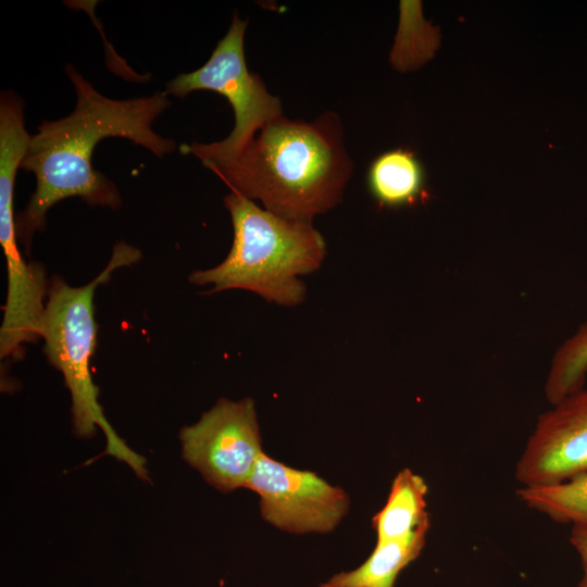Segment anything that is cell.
I'll list each match as a JSON object with an SVG mask.
<instances>
[{"label": "cell", "instance_id": "9", "mask_svg": "<svg viewBox=\"0 0 587 587\" xmlns=\"http://www.w3.org/2000/svg\"><path fill=\"white\" fill-rule=\"evenodd\" d=\"M427 490L425 480L410 469L396 475L385 505L372 519L376 542L402 539L429 526Z\"/></svg>", "mask_w": 587, "mask_h": 587}, {"label": "cell", "instance_id": "8", "mask_svg": "<svg viewBox=\"0 0 587 587\" xmlns=\"http://www.w3.org/2000/svg\"><path fill=\"white\" fill-rule=\"evenodd\" d=\"M587 473V386L542 412L515 466L522 487L557 485Z\"/></svg>", "mask_w": 587, "mask_h": 587}, {"label": "cell", "instance_id": "3", "mask_svg": "<svg viewBox=\"0 0 587 587\" xmlns=\"http://www.w3.org/2000/svg\"><path fill=\"white\" fill-rule=\"evenodd\" d=\"M234 227L232 248L222 263L190 274L191 284L213 285L210 292L245 289L268 302L292 307L305 297L298 278L317 270L326 254L312 223L280 217L230 191L224 197Z\"/></svg>", "mask_w": 587, "mask_h": 587}, {"label": "cell", "instance_id": "5", "mask_svg": "<svg viewBox=\"0 0 587 587\" xmlns=\"http://www.w3.org/2000/svg\"><path fill=\"white\" fill-rule=\"evenodd\" d=\"M247 25V20L234 13L229 29L209 60L200 68L179 74L166 84L165 92L179 98L197 90L217 92L234 110L235 125L226 138L182 147L183 152L191 153L202 164L237 154L261 127L284 115L279 98L270 93L260 75L251 73L246 65Z\"/></svg>", "mask_w": 587, "mask_h": 587}, {"label": "cell", "instance_id": "2", "mask_svg": "<svg viewBox=\"0 0 587 587\" xmlns=\"http://www.w3.org/2000/svg\"><path fill=\"white\" fill-rule=\"evenodd\" d=\"M203 165L265 210L310 223L341 201L354 168L334 111L312 122L283 115L261 127L237 154Z\"/></svg>", "mask_w": 587, "mask_h": 587}, {"label": "cell", "instance_id": "6", "mask_svg": "<svg viewBox=\"0 0 587 587\" xmlns=\"http://www.w3.org/2000/svg\"><path fill=\"white\" fill-rule=\"evenodd\" d=\"M184 460L223 492L245 487L263 453L251 398H221L200 420L179 433Z\"/></svg>", "mask_w": 587, "mask_h": 587}, {"label": "cell", "instance_id": "7", "mask_svg": "<svg viewBox=\"0 0 587 587\" xmlns=\"http://www.w3.org/2000/svg\"><path fill=\"white\" fill-rule=\"evenodd\" d=\"M245 487L259 495L264 521L294 534L328 533L349 509V497L344 489L264 452Z\"/></svg>", "mask_w": 587, "mask_h": 587}, {"label": "cell", "instance_id": "11", "mask_svg": "<svg viewBox=\"0 0 587 587\" xmlns=\"http://www.w3.org/2000/svg\"><path fill=\"white\" fill-rule=\"evenodd\" d=\"M367 186L382 205L400 208L413 204L424 190L425 171L410 150H388L371 163Z\"/></svg>", "mask_w": 587, "mask_h": 587}, {"label": "cell", "instance_id": "10", "mask_svg": "<svg viewBox=\"0 0 587 587\" xmlns=\"http://www.w3.org/2000/svg\"><path fill=\"white\" fill-rule=\"evenodd\" d=\"M428 528L422 527L402 539L376 542L360 566L335 574L320 587H394L399 573L420 555Z\"/></svg>", "mask_w": 587, "mask_h": 587}, {"label": "cell", "instance_id": "14", "mask_svg": "<svg viewBox=\"0 0 587 587\" xmlns=\"http://www.w3.org/2000/svg\"><path fill=\"white\" fill-rule=\"evenodd\" d=\"M570 542L579 557L583 570L577 587H587V523L572 524Z\"/></svg>", "mask_w": 587, "mask_h": 587}, {"label": "cell", "instance_id": "4", "mask_svg": "<svg viewBox=\"0 0 587 587\" xmlns=\"http://www.w3.org/2000/svg\"><path fill=\"white\" fill-rule=\"evenodd\" d=\"M140 258L137 248L120 241L108 265L90 283L72 287L62 278L53 277L48 288L40 338L45 340L43 351L49 363L62 373L70 390L74 434L90 438L100 427L107 439L101 457H115L128 464L139 478L149 480L146 459L132 450L105 419L98 401L99 388L90 371L97 338L95 291L110 279L113 271L132 265Z\"/></svg>", "mask_w": 587, "mask_h": 587}, {"label": "cell", "instance_id": "13", "mask_svg": "<svg viewBox=\"0 0 587 587\" xmlns=\"http://www.w3.org/2000/svg\"><path fill=\"white\" fill-rule=\"evenodd\" d=\"M520 499L558 523H587V473L557 485L521 487Z\"/></svg>", "mask_w": 587, "mask_h": 587}, {"label": "cell", "instance_id": "12", "mask_svg": "<svg viewBox=\"0 0 587 587\" xmlns=\"http://www.w3.org/2000/svg\"><path fill=\"white\" fill-rule=\"evenodd\" d=\"M587 378V321L565 338L552 354L544 392L553 404L583 388Z\"/></svg>", "mask_w": 587, "mask_h": 587}, {"label": "cell", "instance_id": "1", "mask_svg": "<svg viewBox=\"0 0 587 587\" xmlns=\"http://www.w3.org/2000/svg\"><path fill=\"white\" fill-rule=\"evenodd\" d=\"M75 93L71 114L43 121L30 135L21 168L36 177V189L25 210L16 216L17 239L29 250L46 214L59 201L78 197L90 205L117 209L122 199L116 185L96 171L91 157L107 137H122L148 149L158 158L174 152L176 142L158 135L153 122L171 107L168 95L111 99L95 89L72 65L65 66Z\"/></svg>", "mask_w": 587, "mask_h": 587}]
</instances>
